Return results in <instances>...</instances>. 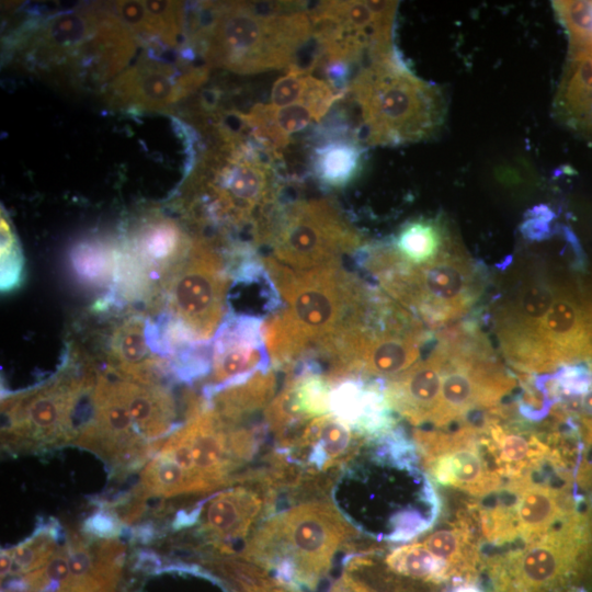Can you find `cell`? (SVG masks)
Listing matches in <instances>:
<instances>
[{
  "label": "cell",
  "instance_id": "6da1fadb",
  "mask_svg": "<svg viewBox=\"0 0 592 592\" xmlns=\"http://www.w3.org/2000/svg\"><path fill=\"white\" fill-rule=\"evenodd\" d=\"M282 156L265 148L247 133L219 126L214 145L190 175L181 210L203 235L237 240L235 235L253 232L283 196L286 180Z\"/></svg>",
  "mask_w": 592,
  "mask_h": 592
},
{
  "label": "cell",
  "instance_id": "7a4b0ae2",
  "mask_svg": "<svg viewBox=\"0 0 592 592\" xmlns=\"http://www.w3.org/2000/svg\"><path fill=\"white\" fill-rule=\"evenodd\" d=\"M262 259L284 303L264 322L275 371L285 374L299 362L317 361L367 315L376 286L342 263L297 271L270 257Z\"/></svg>",
  "mask_w": 592,
  "mask_h": 592
},
{
  "label": "cell",
  "instance_id": "3957f363",
  "mask_svg": "<svg viewBox=\"0 0 592 592\" xmlns=\"http://www.w3.org/2000/svg\"><path fill=\"white\" fill-rule=\"evenodd\" d=\"M190 46L206 66L259 73L299 65L312 38L304 2H203L186 16Z\"/></svg>",
  "mask_w": 592,
  "mask_h": 592
},
{
  "label": "cell",
  "instance_id": "277c9868",
  "mask_svg": "<svg viewBox=\"0 0 592 592\" xmlns=\"http://www.w3.org/2000/svg\"><path fill=\"white\" fill-rule=\"evenodd\" d=\"M346 95L358 111L356 128L365 145L426 140L444 123L442 91L412 73L396 49L361 66L352 76Z\"/></svg>",
  "mask_w": 592,
  "mask_h": 592
},
{
  "label": "cell",
  "instance_id": "5b68a950",
  "mask_svg": "<svg viewBox=\"0 0 592 592\" xmlns=\"http://www.w3.org/2000/svg\"><path fill=\"white\" fill-rule=\"evenodd\" d=\"M355 534L356 530L331 503L305 502L269 519L251 537L242 556L314 588L330 569L335 553Z\"/></svg>",
  "mask_w": 592,
  "mask_h": 592
},
{
  "label": "cell",
  "instance_id": "8992f818",
  "mask_svg": "<svg viewBox=\"0 0 592 592\" xmlns=\"http://www.w3.org/2000/svg\"><path fill=\"white\" fill-rule=\"evenodd\" d=\"M486 568L489 592H592V513L568 516Z\"/></svg>",
  "mask_w": 592,
  "mask_h": 592
},
{
  "label": "cell",
  "instance_id": "52a82bcc",
  "mask_svg": "<svg viewBox=\"0 0 592 592\" xmlns=\"http://www.w3.org/2000/svg\"><path fill=\"white\" fill-rule=\"evenodd\" d=\"M251 243L278 263L305 271L342 263L365 243L328 198L283 196L255 230Z\"/></svg>",
  "mask_w": 592,
  "mask_h": 592
},
{
  "label": "cell",
  "instance_id": "ba28073f",
  "mask_svg": "<svg viewBox=\"0 0 592 592\" xmlns=\"http://www.w3.org/2000/svg\"><path fill=\"white\" fill-rule=\"evenodd\" d=\"M371 277L378 288L417 316L431 331L466 315L485 286L482 270L459 241L424 266L411 267L392 257Z\"/></svg>",
  "mask_w": 592,
  "mask_h": 592
},
{
  "label": "cell",
  "instance_id": "9c48e42d",
  "mask_svg": "<svg viewBox=\"0 0 592 592\" xmlns=\"http://www.w3.org/2000/svg\"><path fill=\"white\" fill-rule=\"evenodd\" d=\"M231 282L224 243L197 234L168 282L161 315L193 341L209 342L228 315Z\"/></svg>",
  "mask_w": 592,
  "mask_h": 592
},
{
  "label": "cell",
  "instance_id": "30bf717a",
  "mask_svg": "<svg viewBox=\"0 0 592 592\" xmlns=\"http://www.w3.org/2000/svg\"><path fill=\"white\" fill-rule=\"evenodd\" d=\"M396 1H321L309 9L314 67L358 68L392 52Z\"/></svg>",
  "mask_w": 592,
  "mask_h": 592
},
{
  "label": "cell",
  "instance_id": "8fae6325",
  "mask_svg": "<svg viewBox=\"0 0 592 592\" xmlns=\"http://www.w3.org/2000/svg\"><path fill=\"white\" fill-rule=\"evenodd\" d=\"M88 357L67 349L60 372L41 387L4 402V432L15 440L50 443L75 433L80 401L95 386Z\"/></svg>",
  "mask_w": 592,
  "mask_h": 592
},
{
  "label": "cell",
  "instance_id": "7c38bea8",
  "mask_svg": "<svg viewBox=\"0 0 592 592\" xmlns=\"http://www.w3.org/2000/svg\"><path fill=\"white\" fill-rule=\"evenodd\" d=\"M592 363V280L557 273L553 304L540 322L521 373Z\"/></svg>",
  "mask_w": 592,
  "mask_h": 592
},
{
  "label": "cell",
  "instance_id": "4fadbf2b",
  "mask_svg": "<svg viewBox=\"0 0 592 592\" xmlns=\"http://www.w3.org/2000/svg\"><path fill=\"white\" fill-rule=\"evenodd\" d=\"M521 269L516 271V280L493 305V328L500 350L520 372L535 333L553 304L557 280V273L544 262Z\"/></svg>",
  "mask_w": 592,
  "mask_h": 592
},
{
  "label": "cell",
  "instance_id": "5bb4252c",
  "mask_svg": "<svg viewBox=\"0 0 592 592\" xmlns=\"http://www.w3.org/2000/svg\"><path fill=\"white\" fill-rule=\"evenodd\" d=\"M264 322L259 317L228 312L210 341L209 396L271 369Z\"/></svg>",
  "mask_w": 592,
  "mask_h": 592
},
{
  "label": "cell",
  "instance_id": "9a60e30c",
  "mask_svg": "<svg viewBox=\"0 0 592 592\" xmlns=\"http://www.w3.org/2000/svg\"><path fill=\"white\" fill-rule=\"evenodd\" d=\"M365 144L342 113L321 121L309 153L312 178L325 189L339 190L356 179L365 162Z\"/></svg>",
  "mask_w": 592,
  "mask_h": 592
},
{
  "label": "cell",
  "instance_id": "2e32d148",
  "mask_svg": "<svg viewBox=\"0 0 592 592\" xmlns=\"http://www.w3.org/2000/svg\"><path fill=\"white\" fill-rule=\"evenodd\" d=\"M106 355L114 376L135 383L155 384L159 373L171 371L158 351L155 321L141 314H129L114 326Z\"/></svg>",
  "mask_w": 592,
  "mask_h": 592
},
{
  "label": "cell",
  "instance_id": "e0dca14e",
  "mask_svg": "<svg viewBox=\"0 0 592 592\" xmlns=\"http://www.w3.org/2000/svg\"><path fill=\"white\" fill-rule=\"evenodd\" d=\"M442 386V356L434 345L429 355L400 375L385 380L390 409L413 425L432 424Z\"/></svg>",
  "mask_w": 592,
  "mask_h": 592
},
{
  "label": "cell",
  "instance_id": "ac0fdd59",
  "mask_svg": "<svg viewBox=\"0 0 592 592\" xmlns=\"http://www.w3.org/2000/svg\"><path fill=\"white\" fill-rule=\"evenodd\" d=\"M511 488L516 493L511 508L513 530L515 536L521 535L526 543L538 539L568 516L580 512L577 508L579 497L548 485L534 483L528 474L513 479Z\"/></svg>",
  "mask_w": 592,
  "mask_h": 592
},
{
  "label": "cell",
  "instance_id": "d6986e66",
  "mask_svg": "<svg viewBox=\"0 0 592 592\" xmlns=\"http://www.w3.org/2000/svg\"><path fill=\"white\" fill-rule=\"evenodd\" d=\"M555 109L563 122L592 135V41L570 44Z\"/></svg>",
  "mask_w": 592,
  "mask_h": 592
},
{
  "label": "cell",
  "instance_id": "ffe728a7",
  "mask_svg": "<svg viewBox=\"0 0 592 592\" xmlns=\"http://www.w3.org/2000/svg\"><path fill=\"white\" fill-rule=\"evenodd\" d=\"M365 437L331 413L309 421L288 449L310 451L311 465L327 470L355 457Z\"/></svg>",
  "mask_w": 592,
  "mask_h": 592
},
{
  "label": "cell",
  "instance_id": "44dd1931",
  "mask_svg": "<svg viewBox=\"0 0 592 592\" xmlns=\"http://www.w3.org/2000/svg\"><path fill=\"white\" fill-rule=\"evenodd\" d=\"M269 498L248 488L219 493L209 501L205 512V528L217 542L244 537L260 517Z\"/></svg>",
  "mask_w": 592,
  "mask_h": 592
},
{
  "label": "cell",
  "instance_id": "7402d4cb",
  "mask_svg": "<svg viewBox=\"0 0 592 592\" xmlns=\"http://www.w3.org/2000/svg\"><path fill=\"white\" fill-rule=\"evenodd\" d=\"M387 241L401 263L419 267L434 262L457 240L440 217H418L402 224Z\"/></svg>",
  "mask_w": 592,
  "mask_h": 592
},
{
  "label": "cell",
  "instance_id": "603a6c76",
  "mask_svg": "<svg viewBox=\"0 0 592 592\" xmlns=\"http://www.w3.org/2000/svg\"><path fill=\"white\" fill-rule=\"evenodd\" d=\"M278 372L257 373L243 383L236 384L212 395V408L228 426L246 417L266 409L276 396Z\"/></svg>",
  "mask_w": 592,
  "mask_h": 592
},
{
  "label": "cell",
  "instance_id": "cb8c5ba5",
  "mask_svg": "<svg viewBox=\"0 0 592 592\" xmlns=\"http://www.w3.org/2000/svg\"><path fill=\"white\" fill-rule=\"evenodd\" d=\"M116 241L92 238L75 244L70 265L76 277L84 285L111 287L115 267Z\"/></svg>",
  "mask_w": 592,
  "mask_h": 592
},
{
  "label": "cell",
  "instance_id": "d4e9b609",
  "mask_svg": "<svg viewBox=\"0 0 592 592\" xmlns=\"http://www.w3.org/2000/svg\"><path fill=\"white\" fill-rule=\"evenodd\" d=\"M390 571L422 583L440 584L455 582L449 566L435 557L422 543L402 545L392 549L385 558Z\"/></svg>",
  "mask_w": 592,
  "mask_h": 592
},
{
  "label": "cell",
  "instance_id": "484cf974",
  "mask_svg": "<svg viewBox=\"0 0 592 592\" xmlns=\"http://www.w3.org/2000/svg\"><path fill=\"white\" fill-rule=\"evenodd\" d=\"M23 280V255L11 221L1 208V289L10 292Z\"/></svg>",
  "mask_w": 592,
  "mask_h": 592
},
{
  "label": "cell",
  "instance_id": "4316f807",
  "mask_svg": "<svg viewBox=\"0 0 592 592\" xmlns=\"http://www.w3.org/2000/svg\"><path fill=\"white\" fill-rule=\"evenodd\" d=\"M554 8L569 33L570 43L592 41V1H555Z\"/></svg>",
  "mask_w": 592,
  "mask_h": 592
},
{
  "label": "cell",
  "instance_id": "83f0119b",
  "mask_svg": "<svg viewBox=\"0 0 592 592\" xmlns=\"http://www.w3.org/2000/svg\"><path fill=\"white\" fill-rule=\"evenodd\" d=\"M50 548L52 542L49 537L46 538L41 536L37 539H32L30 543H24L15 548L11 555L7 553L11 558V569L13 566H15L18 570L36 567Z\"/></svg>",
  "mask_w": 592,
  "mask_h": 592
},
{
  "label": "cell",
  "instance_id": "f1b7e54d",
  "mask_svg": "<svg viewBox=\"0 0 592 592\" xmlns=\"http://www.w3.org/2000/svg\"><path fill=\"white\" fill-rule=\"evenodd\" d=\"M532 213L523 224L522 231L527 239L535 241L544 240L550 234L548 223L553 214L545 206L536 207Z\"/></svg>",
  "mask_w": 592,
  "mask_h": 592
},
{
  "label": "cell",
  "instance_id": "f546056e",
  "mask_svg": "<svg viewBox=\"0 0 592 592\" xmlns=\"http://www.w3.org/2000/svg\"><path fill=\"white\" fill-rule=\"evenodd\" d=\"M46 577L53 581L66 582L69 578V566L64 554L55 556L45 568Z\"/></svg>",
  "mask_w": 592,
  "mask_h": 592
},
{
  "label": "cell",
  "instance_id": "4dcf8cb0",
  "mask_svg": "<svg viewBox=\"0 0 592 592\" xmlns=\"http://www.w3.org/2000/svg\"><path fill=\"white\" fill-rule=\"evenodd\" d=\"M330 592H376L360 579L345 574L331 589Z\"/></svg>",
  "mask_w": 592,
  "mask_h": 592
}]
</instances>
